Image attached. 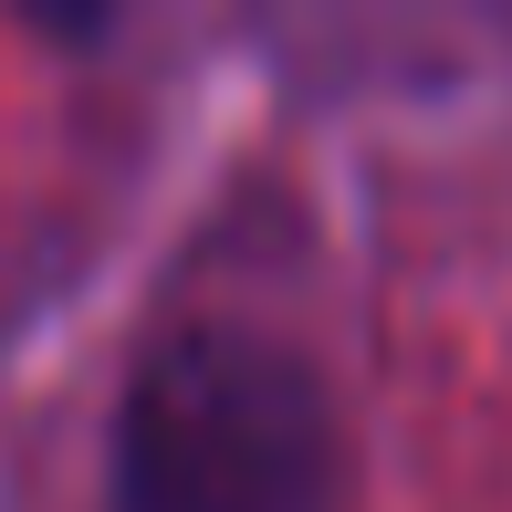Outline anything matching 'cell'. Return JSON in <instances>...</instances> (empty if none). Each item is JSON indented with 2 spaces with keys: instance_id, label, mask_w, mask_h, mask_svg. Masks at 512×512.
Masks as SVG:
<instances>
[{
  "instance_id": "1",
  "label": "cell",
  "mask_w": 512,
  "mask_h": 512,
  "mask_svg": "<svg viewBox=\"0 0 512 512\" xmlns=\"http://www.w3.org/2000/svg\"><path fill=\"white\" fill-rule=\"evenodd\" d=\"M126 512H324L335 408L314 366L241 324H189L147 356L115 418Z\"/></svg>"
}]
</instances>
